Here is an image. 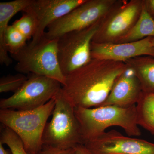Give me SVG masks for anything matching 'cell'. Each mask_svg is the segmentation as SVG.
<instances>
[{"label": "cell", "instance_id": "cell-1", "mask_svg": "<svg viewBox=\"0 0 154 154\" xmlns=\"http://www.w3.org/2000/svg\"><path fill=\"white\" fill-rule=\"evenodd\" d=\"M126 68L124 62L92 59L66 76L62 93L75 108L100 107L107 99L115 80Z\"/></svg>", "mask_w": 154, "mask_h": 154}, {"label": "cell", "instance_id": "cell-2", "mask_svg": "<svg viewBox=\"0 0 154 154\" xmlns=\"http://www.w3.org/2000/svg\"><path fill=\"white\" fill-rule=\"evenodd\" d=\"M84 145L105 132L111 126L122 128L130 136H139L141 131L137 121L136 105L121 107L114 105L93 108H75Z\"/></svg>", "mask_w": 154, "mask_h": 154}, {"label": "cell", "instance_id": "cell-3", "mask_svg": "<svg viewBox=\"0 0 154 154\" xmlns=\"http://www.w3.org/2000/svg\"><path fill=\"white\" fill-rule=\"evenodd\" d=\"M55 97L45 105L33 110H0L1 123L20 137L25 150L29 154H38L42 149L43 131L54 109Z\"/></svg>", "mask_w": 154, "mask_h": 154}, {"label": "cell", "instance_id": "cell-4", "mask_svg": "<svg viewBox=\"0 0 154 154\" xmlns=\"http://www.w3.org/2000/svg\"><path fill=\"white\" fill-rule=\"evenodd\" d=\"M11 57L17 61L15 69L21 74L43 76L64 85L66 77L61 70L57 56V38L45 36L31 41Z\"/></svg>", "mask_w": 154, "mask_h": 154}, {"label": "cell", "instance_id": "cell-5", "mask_svg": "<svg viewBox=\"0 0 154 154\" xmlns=\"http://www.w3.org/2000/svg\"><path fill=\"white\" fill-rule=\"evenodd\" d=\"M55 99L52 118L46 123L43 131V145L66 149L84 145L75 107L63 96L61 90Z\"/></svg>", "mask_w": 154, "mask_h": 154}, {"label": "cell", "instance_id": "cell-6", "mask_svg": "<svg viewBox=\"0 0 154 154\" xmlns=\"http://www.w3.org/2000/svg\"><path fill=\"white\" fill-rule=\"evenodd\" d=\"M143 0H117L102 18L92 42L116 43L132 29L139 18Z\"/></svg>", "mask_w": 154, "mask_h": 154}, {"label": "cell", "instance_id": "cell-7", "mask_svg": "<svg viewBox=\"0 0 154 154\" xmlns=\"http://www.w3.org/2000/svg\"><path fill=\"white\" fill-rule=\"evenodd\" d=\"M102 19L88 28L69 32L57 38L58 60L65 76L92 59L91 42Z\"/></svg>", "mask_w": 154, "mask_h": 154}, {"label": "cell", "instance_id": "cell-8", "mask_svg": "<svg viewBox=\"0 0 154 154\" xmlns=\"http://www.w3.org/2000/svg\"><path fill=\"white\" fill-rule=\"evenodd\" d=\"M28 79L12 96L0 101L1 109L33 110L43 106L61 91L62 85L48 77L29 74Z\"/></svg>", "mask_w": 154, "mask_h": 154}, {"label": "cell", "instance_id": "cell-9", "mask_svg": "<svg viewBox=\"0 0 154 154\" xmlns=\"http://www.w3.org/2000/svg\"><path fill=\"white\" fill-rule=\"evenodd\" d=\"M117 0H86L48 27L45 36L57 39L66 33L88 28L102 19Z\"/></svg>", "mask_w": 154, "mask_h": 154}, {"label": "cell", "instance_id": "cell-10", "mask_svg": "<svg viewBox=\"0 0 154 154\" xmlns=\"http://www.w3.org/2000/svg\"><path fill=\"white\" fill-rule=\"evenodd\" d=\"M84 145L91 154H154V143L125 136L115 130L103 133Z\"/></svg>", "mask_w": 154, "mask_h": 154}, {"label": "cell", "instance_id": "cell-11", "mask_svg": "<svg viewBox=\"0 0 154 154\" xmlns=\"http://www.w3.org/2000/svg\"><path fill=\"white\" fill-rule=\"evenodd\" d=\"M86 0H31L23 11L35 20L36 30L31 41H36L44 36L51 24L66 15Z\"/></svg>", "mask_w": 154, "mask_h": 154}, {"label": "cell", "instance_id": "cell-12", "mask_svg": "<svg viewBox=\"0 0 154 154\" xmlns=\"http://www.w3.org/2000/svg\"><path fill=\"white\" fill-rule=\"evenodd\" d=\"M91 49L92 59L124 63L141 56L154 57V46L151 37L126 43H97L92 42Z\"/></svg>", "mask_w": 154, "mask_h": 154}, {"label": "cell", "instance_id": "cell-13", "mask_svg": "<svg viewBox=\"0 0 154 154\" xmlns=\"http://www.w3.org/2000/svg\"><path fill=\"white\" fill-rule=\"evenodd\" d=\"M142 91L140 82L134 71L127 65L126 69L115 80L108 97L101 106H134Z\"/></svg>", "mask_w": 154, "mask_h": 154}, {"label": "cell", "instance_id": "cell-14", "mask_svg": "<svg viewBox=\"0 0 154 154\" xmlns=\"http://www.w3.org/2000/svg\"><path fill=\"white\" fill-rule=\"evenodd\" d=\"M31 0H15L0 3V63L8 66L13 62L6 48L5 37L9 23L12 18L24 10L30 4Z\"/></svg>", "mask_w": 154, "mask_h": 154}, {"label": "cell", "instance_id": "cell-15", "mask_svg": "<svg viewBox=\"0 0 154 154\" xmlns=\"http://www.w3.org/2000/svg\"><path fill=\"white\" fill-rule=\"evenodd\" d=\"M133 70L140 82L143 91H154V57L141 56L125 62Z\"/></svg>", "mask_w": 154, "mask_h": 154}, {"label": "cell", "instance_id": "cell-16", "mask_svg": "<svg viewBox=\"0 0 154 154\" xmlns=\"http://www.w3.org/2000/svg\"><path fill=\"white\" fill-rule=\"evenodd\" d=\"M136 110L138 125L154 135V91H142Z\"/></svg>", "mask_w": 154, "mask_h": 154}, {"label": "cell", "instance_id": "cell-17", "mask_svg": "<svg viewBox=\"0 0 154 154\" xmlns=\"http://www.w3.org/2000/svg\"><path fill=\"white\" fill-rule=\"evenodd\" d=\"M148 37H154V20L147 11L143 2L142 10L137 22L117 43L137 41Z\"/></svg>", "mask_w": 154, "mask_h": 154}, {"label": "cell", "instance_id": "cell-18", "mask_svg": "<svg viewBox=\"0 0 154 154\" xmlns=\"http://www.w3.org/2000/svg\"><path fill=\"white\" fill-rule=\"evenodd\" d=\"M27 38L13 25H9L6 32L5 41L8 52L15 54L27 44Z\"/></svg>", "mask_w": 154, "mask_h": 154}, {"label": "cell", "instance_id": "cell-19", "mask_svg": "<svg viewBox=\"0 0 154 154\" xmlns=\"http://www.w3.org/2000/svg\"><path fill=\"white\" fill-rule=\"evenodd\" d=\"M0 143L8 146L12 154H30L25 150L20 137L12 130L4 125L1 129Z\"/></svg>", "mask_w": 154, "mask_h": 154}, {"label": "cell", "instance_id": "cell-20", "mask_svg": "<svg viewBox=\"0 0 154 154\" xmlns=\"http://www.w3.org/2000/svg\"><path fill=\"white\" fill-rule=\"evenodd\" d=\"M12 25L22 33L28 40L33 38L36 33V22L29 14L24 13L22 17L16 20Z\"/></svg>", "mask_w": 154, "mask_h": 154}, {"label": "cell", "instance_id": "cell-21", "mask_svg": "<svg viewBox=\"0 0 154 154\" xmlns=\"http://www.w3.org/2000/svg\"><path fill=\"white\" fill-rule=\"evenodd\" d=\"M28 78L22 74L2 77L0 79V93H15L22 87Z\"/></svg>", "mask_w": 154, "mask_h": 154}, {"label": "cell", "instance_id": "cell-22", "mask_svg": "<svg viewBox=\"0 0 154 154\" xmlns=\"http://www.w3.org/2000/svg\"><path fill=\"white\" fill-rule=\"evenodd\" d=\"M38 154H75V150L74 148L63 149L43 145Z\"/></svg>", "mask_w": 154, "mask_h": 154}, {"label": "cell", "instance_id": "cell-23", "mask_svg": "<svg viewBox=\"0 0 154 154\" xmlns=\"http://www.w3.org/2000/svg\"><path fill=\"white\" fill-rule=\"evenodd\" d=\"M143 2L147 11L154 20V0H143Z\"/></svg>", "mask_w": 154, "mask_h": 154}, {"label": "cell", "instance_id": "cell-24", "mask_svg": "<svg viewBox=\"0 0 154 154\" xmlns=\"http://www.w3.org/2000/svg\"><path fill=\"white\" fill-rule=\"evenodd\" d=\"M74 149L75 154H91L84 145H78Z\"/></svg>", "mask_w": 154, "mask_h": 154}, {"label": "cell", "instance_id": "cell-25", "mask_svg": "<svg viewBox=\"0 0 154 154\" xmlns=\"http://www.w3.org/2000/svg\"><path fill=\"white\" fill-rule=\"evenodd\" d=\"M0 154H11L10 152L5 149L3 147V144L0 143Z\"/></svg>", "mask_w": 154, "mask_h": 154}, {"label": "cell", "instance_id": "cell-26", "mask_svg": "<svg viewBox=\"0 0 154 154\" xmlns=\"http://www.w3.org/2000/svg\"><path fill=\"white\" fill-rule=\"evenodd\" d=\"M151 41L153 45L154 46V37H151Z\"/></svg>", "mask_w": 154, "mask_h": 154}]
</instances>
